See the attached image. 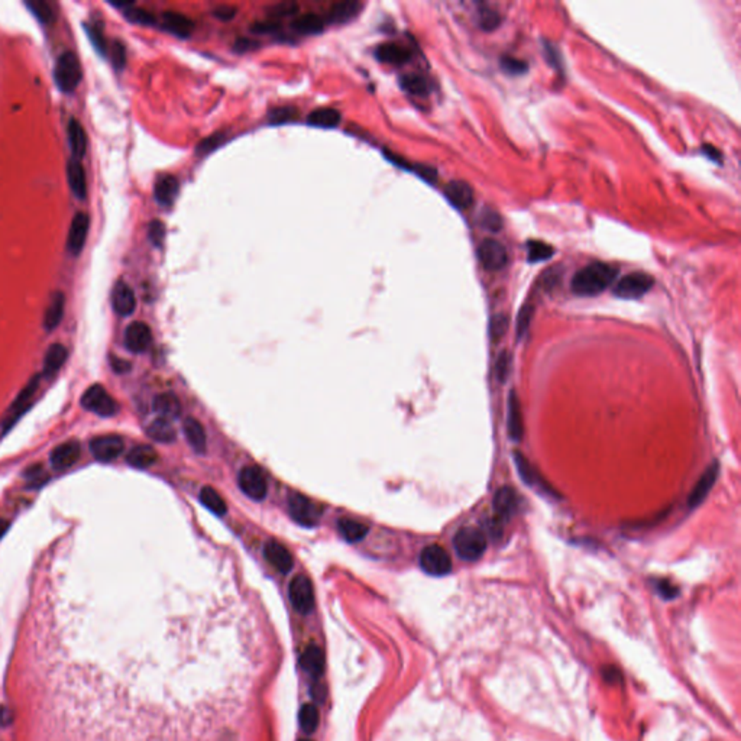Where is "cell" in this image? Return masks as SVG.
Wrapping results in <instances>:
<instances>
[{
  "instance_id": "6da1fadb",
  "label": "cell",
  "mask_w": 741,
  "mask_h": 741,
  "mask_svg": "<svg viewBox=\"0 0 741 741\" xmlns=\"http://www.w3.org/2000/svg\"><path fill=\"white\" fill-rule=\"evenodd\" d=\"M617 276V267L606 262H592L575 274L570 287L576 295H596L606 291L616 281Z\"/></svg>"
},
{
  "instance_id": "7a4b0ae2",
  "label": "cell",
  "mask_w": 741,
  "mask_h": 741,
  "mask_svg": "<svg viewBox=\"0 0 741 741\" xmlns=\"http://www.w3.org/2000/svg\"><path fill=\"white\" fill-rule=\"evenodd\" d=\"M453 547L460 559L475 562L486 551V537L477 527H462L455 534Z\"/></svg>"
},
{
  "instance_id": "3957f363",
  "label": "cell",
  "mask_w": 741,
  "mask_h": 741,
  "mask_svg": "<svg viewBox=\"0 0 741 741\" xmlns=\"http://www.w3.org/2000/svg\"><path fill=\"white\" fill-rule=\"evenodd\" d=\"M81 64L77 56L71 51L63 52L54 68V78L59 89L64 93H71L77 89L81 81Z\"/></svg>"
},
{
  "instance_id": "277c9868",
  "label": "cell",
  "mask_w": 741,
  "mask_h": 741,
  "mask_svg": "<svg viewBox=\"0 0 741 741\" xmlns=\"http://www.w3.org/2000/svg\"><path fill=\"white\" fill-rule=\"evenodd\" d=\"M80 403L86 410L100 417H112L119 410L115 398L100 384H94V386L89 387L85 394L81 396Z\"/></svg>"
},
{
  "instance_id": "5b68a950",
  "label": "cell",
  "mask_w": 741,
  "mask_h": 741,
  "mask_svg": "<svg viewBox=\"0 0 741 741\" xmlns=\"http://www.w3.org/2000/svg\"><path fill=\"white\" fill-rule=\"evenodd\" d=\"M39 382H41L39 375H34L28 381V384H26L25 388H22V391L18 394L12 405L8 408L6 415L4 416V420H2L4 431H8L9 429H12L15 423L31 408L34 398H35V393L39 388Z\"/></svg>"
},
{
  "instance_id": "8992f818",
  "label": "cell",
  "mask_w": 741,
  "mask_h": 741,
  "mask_svg": "<svg viewBox=\"0 0 741 741\" xmlns=\"http://www.w3.org/2000/svg\"><path fill=\"white\" fill-rule=\"evenodd\" d=\"M288 511L295 523L305 527H314L321 515L320 507L298 492H294L288 497Z\"/></svg>"
},
{
  "instance_id": "52a82bcc",
  "label": "cell",
  "mask_w": 741,
  "mask_h": 741,
  "mask_svg": "<svg viewBox=\"0 0 741 741\" xmlns=\"http://www.w3.org/2000/svg\"><path fill=\"white\" fill-rule=\"evenodd\" d=\"M654 280L646 272H630L625 277L618 280L614 287V294L624 300H637L650 291Z\"/></svg>"
},
{
  "instance_id": "ba28073f",
  "label": "cell",
  "mask_w": 741,
  "mask_h": 741,
  "mask_svg": "<svg viewBox=\"0 0 741 741\" xmlns=\"http://www.w3.org/2000/svg\"><path fill=\"white\" fill-rule=\"evenodd\" d=\"M420 568L430 576H446L452 570V559L442 546H426L420 553Z\"/></svg>"
},
{
  "instance_id": "9c48e42d",
  "label": "cell",
  "mask_w": 741,
  "mask_h": 741,
  "mask_svg": "<svg viewBox=\"0 0 741 741\" xmlns=\"http://www.w3.org/2000/svg\"><path fill=\"white\" fill-rule=\"evenodd\" d=\"M288 595L293 608L300 614H309L314 608V589L306 575H297L291 581Z\"/></svg>"
},
{
  "instance_id": "30bf717a",
  "label": "cell",
  "mask_w": 741,
  "mask_h": 741,
  "mask_svg": "<svg viewBox=\"0 0 741 741\" xmlns=\"http://www.w3.org/2000/svg\"><path fill=\"white\" fill-rule=\"evenodd\" d=\"M238 484L245 496H248L255 501L264 500L268 492L267 477L258 466H245L239 472Z\"/></svg>"
},
{
  "instance_id": "8fae6325",
  "label": "cell",
  "mask_w": 741,
  "mask_h": 741,
  "mask_svg": "<svg viewBox=\"0 0 741 741\" xmlns=\"http://www.w3.org/2000/svg\"><path fill=\"white\" fill-rule=\"evenodd\" d=\"M478 259L488 271L503 269L508 262L506 246L496 239H484L478 246Z\"/></svg>"
},
{
  "instance_id": "7c38bea8",
  "label": "cell",
  "mask_w": 741,
  "mask_h": 741,
  "mask_svg": "<svg viewBox=\"0 0 741 741\" xmlns=\"http://www.w3.org/2000/svg\"><path fill=\"white\" fill-rule=\"evenodd\" d=\"M125 449L122 437L116 434L97 436L90 441V451L96 460L99 462H114L116 460Z\"/></svg>"
},
{
  "instance_id": "4fadbf2b",
  "label": "cell",
  "mask_w": 741,
  "mask_h": 741,
  "mask_svg": "<svg viewBox=\"0 0 741 741\" xmlns=\"http://www.w3.org/2000/svg\"><path fill=\"white\" fill-rule=\"evenodd\" d=\"M89 226H90L89 214L80 212L73 217V222L68 231V239H67V250L73 257H78L81 251L85 250Z\"/></svg>"
},
{
  "instance_id": "5bb4252c",
  "label": "cell",
  "mask_w": 741,
  "mask_h": 741,
  "mask_svg": "<svg viewBox=\"0 0 741 741\" xmlns=\"http://www.w3.org/2000/svg\"><path fill=\"white\" fill-rule=\"evenodd\" d=\"M152 343L151 329L144 321H133L125 331V346L132 353H142Z\"/></svg>"
},
{
  "instance_id": "9a60e30c",
  "label": "cell",
  "mask_w": 741,
  "mask_h": 741,
  "mask_svg": "<svg viewBox=\"0 0 741 741\" xmlns=\"http://www.w3.org/2000/svg\"><path fill=\"white\" fill-rule=\"evenodd\" d=\"M81 456V446L77 441H67L59 445L49 455L52 468L56 471H67L74 466Z\"/></svg>"
},
{
  "instance_id": "2e32d148",
  "label": "cell",
  "mask_w": 741,
  "mask_h": 741,
  "mask_svg": "<svg viewBox=\"0 0 741 741\" xmlns=\"http://www.w3.org/2000/svg\"><path fill=\"white\" fill-rule=\"evenodd\" d=\"M264 558L267 562L277 569L280 573H288L293 569V556L288 549L277 540H268L264 546Z\"/></svg>"
},
{
  "instance_id": "e0dca14e",
  "label": "cell",
  "mask_w": 741,
  "mask_h": 741,
  "mask_svg": "<svg viewBox=\"0 0 741 741\" xmlns=\"http://www.w3.org/2000/svg\"><path fill=\"white\" fill-rule=\"evenodd\" d=\"M514 460H515L520 477L525 479L527 485H530L532 488L537 489L541 494H546V496H556V492L547 485V482L540 477V474L533 468L530 462L523 455L514 452Z\"/></svg>"
},
{
  "instance_id": "ac0fdd59",
  "label": "cell",
  "mask_w": 741,
  "mask_h": 741,
  "mask_svg": "<svg viewBox=\"0 0 741 741\" xmlns=\"http://www.w3.org/2000/svg\"><path fill=\"white\" fill-rule=\"evenodd\" d=\"M445 196L451 204L459 210H465L474 203V190L472 187L462 180H455L448 183L445 187Z\"/></svg>"
},
{
  "instance_id": "d6986e66",
  "label": "cell",
  "mask_w": 741,
  "mask_h": 741,
  "mask_svg": "<svg viewBox=\"0 0 741 741\" xmlns=\"http://www.w3.org/2000/svg\"><path fill=\"white\" fill-rule=\"evenodd\" d=\"M518 506V497L511 486L500 488L492 500V508L498 520H507L514 514Z\"/></svg>"
},
{
  "instance_id": "ffe728a7",
  "label": "cell",
  "mask_w": 741,
  "mask_h": 741,
  "mask_svg": "<svg viewBox=\"0 0 741 741\" xmlns=\"http://www.w3.org/2000/svg\"><path fill=\"white\" fill-rule=\"evenodd\" d=\"M112 307L119 316H130L136 309V297L133 290L123 281H119L112 291Z\"/></svg>"
},
{
  "instance_id": "44dd1931",
  "label": "cell",
  "mask_w": 741,
  "mask_h": 741,
  "mask_svg": "<svg viewBox=\"0 0 741 741\" xmlns=\"http://www.w3.org/2000/svg\"><path fill=\"white\" fill-rule=\"evenodd\" d=\"M507 427L508 436L513 442H520L525 434L523 415H521V405L515 391L508 394V413H507Z\"/></svg>"
},
{
  "instance_id": "7402d4cb",
  "label": "cell",
  "mask_w": 741,
  "mask_h": 741,
  "mask_svg": "<svg viewBox=\"0 0 741 741\" xmlns=\"http://www.w3.org/2000/svg\"><path fill=\"white\" fill-rule=\"evenodd\" d=\"M178 188L180 184L174 176H161L154 187V196L157 203L164 207H170L178 195Z\"/></svg>"
},
{
  "instance_id": "603a6c76",
  "label": "cell",
  "mask_w": 741,
  "mask_h": 741,
  "mask_svg": "<svg viewBox=\"0 0 741 741\" xmlns=\"http://www.w3.org/2000/svg\"><path fill=\"white\" fill-rule=\"evenodd\" d=\"M162 26L164 30L174 34L176 37L187 38L195 30V22L183 13L169 11L162 15Z\"/></svg>"
},
{
  "instance_id": "cb8c5ba5",
  "label": "cell",
  "mask_w": 741,
  "mask_h": 741,
  "mask_svg": "<svg viewBox=\"0 0 741 741\" xmlns=\"http://www.w3.org/2000/svg\"><path fill=\"white\" fill-rule=\"evenodd\" d=\"M67 180L68 185L73 191V195L78 200H85L87 196V181H86V173L83 166H81L80 159H71L67 164Z\"/></svg>"
},
{
  "instance_id": "d4e9b609",
  "label": "cell",
  "mask_w": 741,
  "mask_h": 741,
  "mask_svg": "<svg viewBox=\"0 0 741 741\" xmlns=\"http://www.w3.org/2000/svg\"><path fill=\"white\" fill-rule=\"evenodd\" d=\"M375 56L381 63L391 64V66H403L410 61L411 52L405 47L398 45L396 42H386V44H381L376 48Z\"/></svg>"
},
{
  "instance_id": "484cf974",
  "label": "cell",
  "mask_w": 741,
  "mask_h": 741,
  "mask_svg": "<svg viewBox=\"0 0 741 741\" xmlns=\"http://www.w3.org/2000/svg\"><path fill=\"white\" fill-rule=\"evenodd\" d=\"M718 477V463H712L709 468L704 472V475L699 478L698 484L695 485V488L692 489L691 496H690V507L694 508V507H698L708 496V492L711 491V488L714 486V484H716V479Z\"/></svg>"
},
{
  "instance_id": "4316f807",
  "label": "cell",
  "mask_w": 741,
  "mask_h": 741,
  "mask_svg": "<svg viewBox=\"0 0 741 741\" xmlns=\"http://www.w3.org/2000/svg\"><path fill=\"white\" fill-rule=\"evenodd\" d=\"M64 307H66V295L61 291L54 293L51 295L48 307L44 314V329L47 332H52L54 329L59 327L64 316Z\"/></svg>"
},
{
  "instance_id": "83f0119b",
  "label": "cell",
  "mask_w": 741,
  "mask_h": 741,
  "mask_svg": "<svg viewBox=\"0 0 741 741\" xmlns=\"http://www.w3.org/2000/svg\"><path fill=\"white\" fill-rule=\"evenodd\" d=\"M68 358V350L63 343H52L44 356V375L54 376Z\"/></svg>"
},
{
  "instance_id": "f1b7e54d",
  "label": "cell",
  "mask_w": 741,
  "mask_h": 741,
  "mask_svg": "<svg viewBox=\"0 0 741 741\" xmlns=\"http://www.w3.org/2000/svg\"><path fill=\"white\" fill-rule=\"evenodd\" d=\"M300 663L303 669L314 679H319L324 668V654L316 644H310L300 657Z\"/></svg>"
},
{
  "instance_id": "f546056e",
  "label": "cell",
  "mask_w": 741,
  "mask_h": 741,
  "mask_svg": "<svg viewBox=\"0 0 741 741\" xmlns=\"http://www.w3.org/2000/svg\"><path fill=\"white\" fill-rule=\"evenodd\" d=\"M68 142L74 159L83 158L87 149V136L86 132L77 119H71L68 123Z\"/></svg>"
},
{
  "instance_id": "4dcf8cb0",
  "label": "cell",
  "mask_w": 741,
  "mask_h": 741,
  "mask_svg": "<svg viewBox=\"0 0 741 741\" xmlns=\"http://www.w3.org/2000/svg\"><path fill=\"white\" fill-rule=\"evenodd\" d=\"M157 460H158L157 451L147 445L133 448L126 456V462L136 470L149 468V466H152Z\"/></svg>"
},
{
  "instance_id": "1f68e13d",
  "label": "cell",
  "mask_w": 741,
  "mask_h": 741,
  "mask_svg": "<svg viewBox=\"0 0 741 741\" xmlns=\"http://www.w3.org/2000/svg\"><path fill=\"white\" fill-rule=\"evenodd\" d=\"M148 436L159 443H171L176 441V429L169 419L159 417L147 427Z\"/></svg>"
},
{
  "instance_id": "d6a6232c",
  "label": "cell",
  "mask_w": 741,
  "mask_h": 741,
  "mask_svg": "<svg viewBox=\"0 0 741 741\" xmlns=\"http://www.w3.org/2000/svg\"><path fill=\"white\" fill-rule=\"evenodd\" d=\"M152 407L161 417L169 420L177 417L181 411V404L178 398L171 393H164L157 396L152 403Z\"/></svg>"
},
{
  "instance_id": "836d02e7",
  "label": "cell",
  "mask_w": 741,
  "mask_h": 741,
  "mask_svg": "<svg viewBox=\"0 0 741 741\" xmlns=\"http://www.w3.org/2000/svg\"><path fill=\"white\" fill-rule=\"evenodd\" d=\"M184 434L190 446L197 452H204L206 449V433L203 426L196 419L184 420Z\"/></svg>"
},
{
  "instance_id": "e575fe53",
  "label": "cell",
  "mask_w": 741,
  "mask_h": 741,
  "mask_svg": "<svg viewBox=\"0 0 741 741\" xmlns=\"http://www.w3.org/2000/svg\"><path fill=\"white\" fill-rule=\"evenodd\" d=\"M338 529L342 537L350 543L361 541L368 533V527L364 523H361V521L358 520L348 518V517L341 518L338 521Z\"/></svg>"
},
{
  "instance_id": "d590c367",
  "label": "cell",
  "mask_w": 741,
  "mask_h": 741,
  "mask_svg": "<svg viewBox=\"0 0 741 741\" xmlns=\"http://www.w3.org/2000/svg\"><path fill=\"white\" fill-rule=\"evenodd\" d=\"M361 8L362 5L360 2H353V0L339 2L333 5V8L329 11V20H331L332 23H345L358 15Z\"/></svg>"
},
{
  "instance_id": "8d00e7d4",
  "label": "cell",
  "mask_w": 741,
  "mask_h": 741,
  "mask_svg": "<svg viewBox=\"0 0 741 741\" xmlns=\"http://www.w3.org/2000/svg\"><path fill=\"white\" fill-rule=\"evenodd\" d=\"M341 122V114L333 107H320L309 115V123L317 128L331 129Z\"/></svg>"
},
{
  "instance_id": "74e56055",
  "label": "cell",
  "mask_w": 741,
  "mask_h": 741,
  "mask_svg": "<svg viewBox=\"0 0 741 741\" xmlns=\"http://www.w3.org/2000/svg\"><path fill=\"white\" fill-rule=\"evenodd\" d=\"M324 28V20L317 13H305L298 16L293 22V30H295L298 34H319Z\"/></svg>"
},
{
  "instance_id": "f35d334b",
  "label": "cell",
  "mask_w": 741,
  "mask_h": 741,
  "mask_svg": "<svg viewBox=\"0 0 741 741\" xmlns=\"http://www.w3.org/2000/svg\"><path fill=\"white\" fill-rule=\"evenodd\" d=\"M400 86L404 92L413 94V96H427L429 94V83L427 80L420 75V74H416V73H410V74H404L401 78H400Z\"/></svg>"
},
{
  "instance_id": "ab89813d",
  "label": "cell",
  "mask_w": 741,
  "mask_h": 741,
  "mask_svg": "<svg viewBox=\"0 0 741 741\" xmlns=\"http://www.w3.org/2000/svg\"><path fill=\"white\" fill-rule=\"evenodd\" d=\"M200 501L207 510H210L216 515H225L226 511H228L226 503L221 497V494H219L212 486H203L202 488V491H200Z\"/></svg>"
},
{
  "instance_id": "60d3db41",
  "label": "cell",
  "mask_w": 741,
  "mask_h": 741,
  "mask_svg": "<svg viewBox=\"0 0 741 741\" xmlns=\"http://www.w3.org/2000/svg\"><path fill=\"white\" fill-rule=\"evenodd\" d=\"M555 254V250L551 245L540 240H530L527 243V259L529 262H541L551 259Z\"/></svg>"
},
{
  "instance_id": "b9f144b4",
  "label": "cell",
  "mask_w": 741,
  "mask_h": 741,
  "mask_svg": "<svg viewBox=\"0 0 741 741\" xmlns=\"http://www.w3.org/2000/svg\"><path fill=\"white\" fill-rule=\"evenodd\" d=\"M300 725L306 733H314L319 725V711L313 704H306L301 706L298 714Z\"/></svg>"
},
{
  "instance_id": "7bdbcfd3",
  "label": "cell",
  "mask_w": 741,
  "mask_h": 741,
  "mask_svg": "<svg viewBox=\"0 0 741 741\" xmlns=\"http://www.w3.org/2000/svg\"><path fill=\"white\" fill-rule=\"evenodd\" d=\"M25 5L28 6L34 16H37L38 20H41L42 23L49 25L56 20V13H54L49 4L42 2V0H28V2H25Z\"/></svg>"
},
{
  "instance_id": "ee69618b",
  "label": "cell",
  "mask_w": 741,
  "mask_h": 741,
  "mask_svg": "<svg viewBox=\"0 0 741 741\" xmlns=\"http://www.w3.org/2000/svg\"><path fill=\"white\" fill-rule=\"evenodd\" d=\"M118 6H123L125 8V16L133 23L152 25L155 22V16L152 13H149L148 11H145V9L133 8L132 5H118Z\"/></svg>"
},
{
  "instance_id": "f6af8a7d",
  "label": "cell",
  "mask_w": 741,
  "mask_h": 741,
  "mask_svg": "<svg viewBox=\"0 0 741 741\" xmlns=\"http://www.w3.org/2000/svg\"><path fill=\"white\" fill-rule=\"evenodd\" d=\"M297 115H298L297 109H294L293 106L277 107V109H274V111H271L269 121H271V123H287V122L295 119Z\"/></svg>"
},
{
  "instance_id": "bcb514c9",
  "label": "cell",
  "mask_w": 741,
  "mask_h": 741,
  "mask_svg": "<svg viewBox=\"0 0 741 741\" xmlns=\"http://www.w3.org/2000/svg\"><path fill=\"white\" fill-rule=\"evenodd\" d=\"M479 221H481L482 228H485L488 231H492V232H498L501 229V226H503V221H501L500 214L497 212L489 210V209H485L482 212Z\"/></svg>"
},
{
  "instance_id": "7dc6e473",
  "label": "cell",
  "mask_w": 741,
  "mask_h": 741,
  "mask_svg": "<svg viewBox=\"0 0 741 741\" xmlns=\"http://www.w3.org/2000/svg\"><path fill=\"white\" fill-rule=\"evenodd\" d=\"M226 141V136L223 133H214L212 136H209V138L203 140L199 147H197V154L199 155H206L212 151H214L217 147H221L223 142Z\"/></svg>"
},
{
  "instance_id": "c3c4849f",
  "label": "cell",
  "mask_w": 741,
  "mask_h": 741,
  "mask_svg": "<svg viewBox=\"0 0 741 741\" xmlns=\"http://www.w3.org/2000/svg\"><path fill=\"white\" fill-rule=\"evenodd\" d=\"M26 479H28L30 488H39L47 482L48 475H45L44 468L41 465H34V466H30L28 471H26Z\"/></svg>"
},
{
  "instance_id": "681fc988",
  "label": "cell",
  "mask_w": 741,
  "mask_h": 741,
  "mask_svg": "<svg viewBox=\"0 0 741 741\" xmlns=\"http://www.w3.org/2000/svg\"><path fill=\"white\" fill-rule=\"evenodd\" d=\"M500 25V15L496 11L484 9L479 15V26L484 31H492Z\"/></svg>"
},
{
  "instance_id": "f907efd6",
  "label": "cell",
  "mask_w": 741,
  "mask_h": 741,
  "mask_svg": "<svg viewBox=\"0 0 741 741\" xmlns=\"http://www.w3.org/2000/svg\"><path fill=\"white\" fill-rule=\"evenodd\" d=\"M268 11H269L268 13L274 18H283V16H290V15L297 13L298 5L295 2H280L277 5H272Z\"/></svg>"
},
{
  "instance_id": "816d5d0a",
  "label": "cell",
  "mask_w": 741,
  "mask_h": 741,
  "mask_svg": "<svg viewBox=\"0 0 741 741\" xmlns=\"http://www.w3.org/2000/svg\"><path fill=\"white\" fill-rule=\"evenodd\" d=\"M532 314H533V307L532 306L527 305V306H525L523 309H521V312L518 314V319H517V338L518 339L527 332L530 320H532Z\"/></svg>"
},
{
  "instance_id": "f5cc1de1",
  "label": "cell",
  "mask_w": 741,
  "mask_h": 741,
  "mask_svg": "<svg viewBox=\"0 0 741 741\" xmlns=\"http://www.w3.org/2000/svg\"><path fill=\"white\" fill-rule=\"evenodd\" d=\"M86 31H87L89 38L92 39L94 48H96L100 54H104L107 47H106V41H104L103 32H102V30L99 28V26L94 25V23H90V25L87 26V28H86Z\"/></svg>"
},
{
  "instance_id": "db71d44e",
  "label": "cell",
  "mask_w": 741,
  "mask_h": 741,
  "mask_svg": "<svg viewBox=\"0 0 741 741\" xmlns=\"http://www.w3.org/2000/svg\"><path fill=\"white\" fill-rule=\"evenodd\" d=\"M148 236L155 246H161L164 238H166V225L159 221H152L148 228Z\"/></svg>"
},
{
  "instance_id": "11a10c76",
  "label": "cell",
  "mask_w": 741,
  "mask_h": 741,
  "mask_svg": "<svg viewBox=\"0 0 741 741\" xmlns=\"http://www.w3.org/2000/svg\"><path fill=\"white\" fill-rule=\"evenodd\" d=\"M111 57L116 68H123L126 64V49L121 41H115L111 47Z\"/></svg>"
},
{
  "instance_id": "9f6ffc18",
  "label": "cell",
  "mask_w": 741,
  "mask_h": 741,
  "mask_svg": "<svg viewBox=\"0 0 741 741\" xmlns=\"http://www.w3.org/2000/svg\"><path fill=\"white\" fill-rule=\"evenodd\" d=\"M501 64H503V68L510 74H523L529 70L527 63L517 60L514 57H506Z\"/></svg>"
},
{
  "instance_id": "6f0895ef",
  "label": "cell",
  "mask_w": 741,
  "mask_h": 741,
  "mask_svg": "<svg viewBox=\"0 0 741 741\" xmlns=\"http://www.w3.org/2000/svg\"><path fill=\"white\" fill-rule=\"evenodd\" d=\"M656 589H657L659 595H661L665 599H673L679 594V589L673 584H670L668 581H663V580L656 582Z\"/></svg>"
},
{
  "instance_id": "680465c9",
  "label": "cell",
  "mask_w": 741,
  "mask_h": 741,
  "mask_svg": "<svg viewBox=\"0 0 741 741\" xmlns=\"http://www.w3.org/2000/svg\"><path fill=\"white\" fill-rule=\"evenodd\" d=\"M507 326H508V320L506 316H497L496 319L492 320L491 323V335L494 339H500L506 331H507Z\"/></svg>"
},
{
  "instance_id": "91938a15",
  "label": "cell",
  "mask_w": 741,
  "mask_h": 741,
  "mask_svg": "<svg viewBox=\"0 0 741 741\" xmlns=\"http://www.w3.org/2000/svg\"><path fill=\"white\" fill-rule=\"evenodd\" d=\"M508 372H510V356L507 355V352H503L497 361V378L500 381H504Z\"/></svg>"
},
{
  "instance_id": "94428289",
  "label": "cell",
  "mask_w": 741,
  "mask_h": 741,
  "mask_svg": "<svg viewBox=\"0 0 741 741\" xmlns=\"http://www.w3.org/2000/svg\"><path fill=\"white\" fill-rule=\"evenodd\" d=\"M236 8L233 6H229V5H222V6H217L214 11H213V15L221 19V20H231L235 18L236 15Z\"/></svg>"
},
{
  "instance_id": "6125c7cd",
  "label": "cell",
  "mask_w": 741,
  "mask_h": 741,
  "mask_svg": "<svg viewBox=\"0 0 741 741\" xmlns=\"http://www.w3.org/2000/svg\"><path fill=\"white\" fill-rule=\"evenodd\" d=\"M278 28L280 26L276 22H257L252 26V31L257 34H272L278 31Z\"/></svg>"
},
{
  "instance_id": "be15d7a7",
  "label": "cell",
  "mask_w": 741,
  "mask_h": 741,
  "mask_svg": "<svg viewBox=\"0 0 741 741\" xmlns=\"http://www.w3.org/2000/svg\"><path fill=\"white\" fill-rule=\"evenodd\" d=\"M702 152H704L705 155H708V157H709L711 159H714V161L721 159V154H720V151H718L717 148L711 147V145H704V147H702Z\"/></svg>"
},
{
  "instance_id": "e7e4bbea",
  "label": "cell",
  "mask_w": 741,
  "mask_h": 741,
  "mask_svg": "<svg viewBox=\"0 0 741 741\" xmlns=\"http://www.w3.org/2000/svg\"><path fill=\"white\" fill-rule=\"evenodd\" d=\"M251 45H255V47H257L258 42H255V41H252V39H248V38H243V39H239V41L236 42V49H238V51H248V49L252 48Z\"/></svg>"
},
{
  "instance_id": "03108f58",
  "label": "cell",
  "mask_w": 741,
  "mask_h": 741,
  "mask_svg": "<svg viewBox=\"0 0 741 741\" xmlns=\"http://www.w3.org/2000/svg\"><path fill=\"white\" fill-rule=\"evenodd\" d=\"M9 527H11V525H9V521H8V520H5V518H0V540H2V537H4V536H5L6 533H8Z\"/></svg>"
},
{
  "instance_id": "003e7915",
  "label": "cell",
  "mask_w": 741,
  "mask_h": 741,
  "mask_svg": "<svg viewBox=\"0 0 741 741\" xmlns=\"http://www.w3.org/2000/svg\"><path fill=\"white\" fill-rule=\"evenodd\" d=\"M300 741H310V740H300Z\"/></svg>"
}]
</instances>
